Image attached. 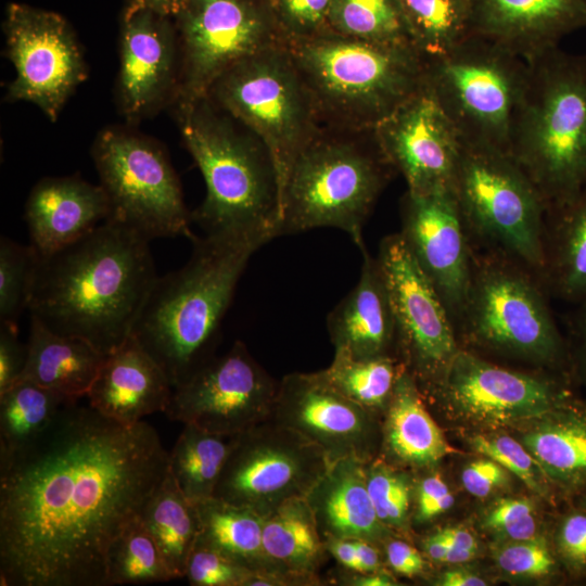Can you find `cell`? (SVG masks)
I'll return each mask as SVG.
<instances>
[{
    "instance_id": "6da1fadb",
    "label": "cell",
    "mask_w": 586,
    "mask_h": 586,
    "mask_svg": "<svg viewBox=\"0 0 586 586\" xmlns=\"http://www.w3.org/2000/svg\"><path fill=\"white\" fill-rule=\"evenodd\" d=\"M167 472L150 423L65 404L34 443L0 460V584L107 586L112 544Z\"/></svg>"
},
{
    "instance_id": "7a4b0ae2",
    "label": "cell",
    "mask_w": 586,
    "mask_h": 586,
    "mask_svg": "<svg viewBox=\"0 0 586 586\" xmlns=\"http://www.w3.org/2000/svg\"><path fill=\"white\" fill-rule=\"evenodd\" d=\"M157 277L150 241L105 220L39 254L28 310L50 330L82 339L107 356L132 333Z\"/></svg>"
},
{
    "instance_id": "3957f363",
    "label": "cell",
    "mask_w": 586,
    "mask_h": 586,
    "mask_svg": "<svg viewBox=\"0 0 586 586\" xmlns=\"http://www.w3.org/2000/svg\"><path fill=\"white\" fill-rule=\"evenodd\" d=\"M181 268L157 277L132 333L173 387L215 356L222 319L251 256L265 243L233 234L193 237Z\"/></svg>"
},
{
    "instance_id": "277c9868",
    "label": "cell",
    "mask_w": 586,
    "mask_h": 586,
    "mask_svg": "<svg viewBox=\"0 0 586 586\" xmlns=\"http://www.w3.org/2000/svg\"><path fill=\"white\" fill-rule=\"evenodd\" d=\"M177 117L206 186L192 221L205 234H242L264 243L278 237L280 188L263 142L208 97L177 111Z\"/></svg>"
},
{
    "instance_id": "5b68a950",
    "label": "cell",
    "mask_w": 586,
    "mask_h": 586,
    "mask_svg": "<svg viewBox=\"0 0 586 586\" xmlns=\"http://www.w3.org/2000/svg\"><path fill=\"white\" fill-rule=\"evenodd\" d=\"M288 48L321 126L329 129L372 131L424 86V61L409 44L329 30Z\"/></svg>"
},
{
    "instance_id": "8992f818",
    "label": "cell",
    "mask_w": 586,
    "mask_h": 586,
    "mask_svg": "<svg viewBox=\"0 0 586 586\" xmlns=\"http://www.w3.org/2000/svg\"><path fill=\"white\" fill-rule=\"evenodd\" d=\"M527 62L510 155L549 215L586 187V55L556 47Z\"/></svg>"
},
{
    "instance_id": "52a82bcc",
    "label": "cell",
    "mask_w": 586,
    "mask_h": 586,
    "mask_svg": "<svg viewBox=\"0 0 586 586\" xmlns=\"http://www.w3.org/2000/svg\"><path fill=\"white\" fill-rule=\"evenodd\" d=\"M298 154L283 187L279 235L315 228H336L359 247L362 229L392 165L375 138L330 129Z\"/></svg>"
},
{
    "instance_id": "ba28073f",
    "label": "cell",
    "mask_w": 586,
    "mask_h": 586,
    "mask_svg": "<svg viewBox=\"0 0 586 586\" xmlns=\"http://www.w3.org/2000/svg\"><path fill=\"white\" fill-rule=\"evenodd\" d=\"M453 190L470 239L544 280L547 208L510 154L462 142Z\"/></svg>"
},
{
    "instance_id": "9c48e42d",
    "label": "cell",
    "mask_w": 586,
    "mask_h": 586,
    "mask_svg": "<svg viewBox=\"0 0 586 586\" xmlns=\"http://www.w3.org/2000/svg\"><path fill=\"white\" fill-rule=\"evenodd\" d=\"M527 78L526 60L477 35L424 62L425 85L462 142L508 154Z\"/></svg>"
},
{
    "instance_id": "30bf717a",
    "label": "cell",
    "mask_w": 586,
    "mask_h": 586,
    "mask_svg": "<svg viewBox=\"0 0 586 586\" xmlns=\"http://www.w3.org/2000/svg\"><path fill=\"white\" fill-rule=\"evenodd\" d=\"M207 97L266 146L281 200L294 161L322 130L288 43L239 62L217 79Z\"/></svg>"
},
{
    "instance_id": "8fae6325",
    "label": "cell",
    "mask_w": 586,
    "mask_h": 586,
    "mask_svg": "<svg viewBox=\"0 0 586 586\" xmlns=\"http://www.w3.org/2000/svg\"><path fill=\"white\" fill-rule=\"evenodd\" d=\"M534 276L504 255L473 251L471 285L458 327L482 347L556 367L565 361L566 348Z\"/></svg>"
},
{
    "instance_id": "7c38bea8",
    "label": "cell",
    "mask_w": 586,
    "mask_h": 586,
    "mask_svg": "<svg viewBox=\"0 0 586 586\" xmlns=\"http://www.w3.org/2000/svg\"><path fill=\"white\" fill-rule=\"evenodd\" d=\"M91 155L109 201L106 220L150 242L194 237L179 178L157 142L128 128L110 127L97 137Z\"/></svg>"
},
{
    "instance_id": "4fadbf2b",
    "label": "cell",
    "mask_w": 586,
    "mask_h": 586,
    "mask_svg": "<svg viewBox=\"0 0 586 586\" xmlns=\"http://www.w3.org/2000/svg\"><path fill=\"white\" fill-rule=\"evenodd\" d=\"M174 21L180 50L176 111L206 98L239 62L288 43L270 0H187Z\"/></svg>"
},
{
    "instance_id": "5bb4252c",
    "label": "cell",
    "mask_w": 586,
    "mask_h": 586,
    "mask_svg": "<svg viewBox=\"0 0 586 586\" xmlns=\"http://www.w3.org/2000/svg\"><path fill=\"white\" fill-rule=\"evenodd\" d=\"M330 464L317 445L270 419L235 435L213 497L264 517L306 497Z\"/></svg>"
},
{
    "instance_id": "9a60e30c",
    "label": "cell",
    "mask_w": 586,
    "mask_h": 586,
    "mask_svg": "<svg viewBox=\"0 0 586 586\" xmlns=\"http://www.w3.org/2000/svg\"><path fill=\"white\" fill-rule=\"evenodd\" d=\"M377 258L390 293L397 358L420 391L428 390L460 348L456 328L399 232L381 240Z\"/></svg>"
},
{
    "instance_id": "2e32d148",
    "label": "cell",
    "mask_w": 586,
    "mask_h": 586,
    "mask_svg": "<svg viewBox=\"0 0 586 586\" xmlns=\"http://www.w3.org/2000/svg\"><path fill=\"white\" fill-rule=\"evenodd\" d=\"M3 31L7 55L15 68L7 99L33 103L56 122L88 76L72 27L55 12L13 2L5 9Z\"/></svg>"
},
{
    "instance_id": "e0dca14e",
    "label": "cell",
    "mask_w": 586,
    "mask_h": 586,
    "mask_svg": "<svg viewBox=\"0 0 586 586\" xmlns=\"http://www.w3.org/2000/svg\"><path fill=\"white\" fill-rule=\"evenodd\" d=\"M277 382L235 341L174 387L166 416L224 436L239 435L272 418Z\"/></svg>"
},
{
    "instance_id": "ac0fdd59",
    "label": "cell",
    "mask_w": 586,
    "mask_h": 586,
    "mask_svg": "<svg viewBox=\"0 0 586 586\" xmlns=\"http://www.w3.org/2000/svg\"><path fill=\"white\" fill-rule=\"evenodd\" d=\"M426 391L458 418L491 428L535 420L571 397L556 379L506 369L462 348Z\"/></svg>"
},
{
    "instance_id": "d6986e66",
    "label": "cell",
    "mask_w": 586,
    "mask_h": 586,
    "mask_svg": "<svg viewBox=\"0 0 586 586\" xmlns=\"http://www.w3.org/2000/svg\"><path fill=\"white\" fill-rule=\"evenodd\" d=\"M273 421L317 445L332 464L368 461L379 454V417L348 399L317 372H293L279 382Z\"/></svg>"
},
{
    "instance_id": "ffe728a7",
    "label": "cell",
    "mask_w": 586,
    "mask_h": 586,
    "mask_svg": "<svg viewBox=\"0 0 586 586\" xmlns=\"http://www.w3.org/2000/svg\"><path fill=\"white\" fill-rule=\"evenodd\" d=\"M399 233L457 328L471 285L473 249L454 190L407 191Z\"/></svg>"
},
{
    "instance_id": "44dd1931",
    "label": "cell",
    "mask_w": 586,
    "mask_h": 586,
    "mask_svg": "<svg viewBox=\"0 0 586 586\" xmlns=\"http://www.w3.org/2000/svg\"><path fill=\"white\" fill-rule=\"evenodd\" d=\"M372 131L387 162L405 178L407 191L454 188L462 140L425 80Z\"/></svg>"
},
{
    "instance_id": "7402d4cb",
    "label": "cell",
    "mask_w": 586,
    "mask_h": 586,
    "mask_svg": "<svg viewBox=\"0 0 586 586\" xmlns=\"http://www.w3.org/2000/svg\"><path fill=\"white\" fill-rule=\"evenodd\" d=\"M171 18L143 9L123 13L117 98L130 124L175 101L180 50Z\"/></svg>"
},
{
    "instance_id": "603a6c76",
    "label": "cell",
    "mask_w": 586,
    "mask_h": 586,
    "mask_svg": "<svg viewBox=\"0 0 586 586\" xmlns=\"http://www.w3.org/2000/svg\"><path fill=\"white\" fill-rule=\"evenodd\" d=\"M472 34L526 61L586 27V0H470Z\"/></svg>"
},
{
    "instance_id": "cb8c5ba5",
    "label": "cell",
    "mask_w": 586,
    "mask_h": 586,
    "mask_svg": "<svg viewBox=\"0 0 586 586\" xmlns=\"http://www.w3.org/2000/svg\"><path fill=\"white\" fill-rule=\"evenodd\" d=\"M173 391L163 368L130 334L106 356L87 397L98 412L128 425L165 412Z\"/></svg>"
},
{
    "instance_id": "d4e9b609",
    "label": "cell",
    "mask_w": 586,
    "mask_h": 586,
    "mask_svg": "<svg viewBox=\"0 0 586 586\" xmlns=\"http://www.w3.org/2000/svg\"><path fill=\"white\" fill-rule=\"evenodd\" d=\"M109 214L100 184L78 176L46 177L33 187L25 204L29 244L40 255L50 254L93 230Z\"/></svg>"
},
{
    "instance_id": "484cf974",
    "label": "cell",
    "mask_w": 586,
    "mask_h": 586,
    "mask_svg": "<svg viewBox=\"0 0 586 586\" xmlns=\"http://www.w3.org/2000/svg\"><path fill=\"white\" fill-rule=\"evenodd\" d=\"M354 289L327 317L334 352L353 358L395 356V322L387 285L378 258L366 246Z\"/></svg>"
},
{
    "instance_id": "4316f807",
    "label": "cell",
    "mask_w": 586,
    "mask_h": 586,
    "mask_svg": "<svg viewBox=\"0 0 586 586\" xmlns=\"http://www.w3.org/2000/svg\"><path fill=\"white\" fill-rule=\"evenodd\" d=\"M322 538L366 539L382 544L391 532L369 496L364 461L345 458L330 464L305 497Z\"/></svg>"
},
{
    "instance_id": "83f0119b",
    "label": "cell",
    "mask_w": 586,
    "mask_h": 586,
    "mask_svg": "<svg viewBox=\"0 0 586 586\" xmlns=\"http://www.w3.org/2000/svg\"><path fill=\"white\" fill-rule=\"evenodd\" d=\"M382 418L377 457L396 468H429L459 453L449 445L428 411L422 392L406 369L396 382Z\"/></svg>"
},
{
    "instance_id": "f1b7e54d",
    "label": "cell",
    "mask_w": 586,
    "mask_h": 586,
    "mask_svg": "<svg viewBox=\"0 0 586 586\" xmlns=\"http://www.w3.org/2000/svg\"><path fill=\"white\" fill-rule=\"evenodd\" d=\"M522 437L538 470L561 489H586V402L568 398Z\"/></svg>"
},
{
    "instance_id": "f546056e",
    "label": "cell",
    "mask_w": 586,
    "mask_h": 586,
    "mask_svg": "<svg viewBox=\"0 0 586 586\" xmlns=\"http://www.w3.org/2000/svg\"><path fill=\"white\" fill-rule=\"evenodd\" d=\"M27 351L21 380L34 382L72 399L87 396L106 358L87 341L59 334L33 316Z\"/></svg>"
},
{
    "instance_id": "4dcf8cb0",
    "label": "cell",
    "mask_w": 586,
    "mask_h": 586,
    "mask_svg": "<svg viewBox=\"0 0 586 586\" xmlns=\"http://www.w3.org/2000/svg\"><path fill=\"white\" fill-rule=\"evenodd\" d=\"M263 546L275 573L302 586L321 584L318 573L329 553L305 497L289 499L263 517Z\"/></svg>"
},
{
    "instance_id": "1f68e13d",
    "label": "cell",
    "mask_w": 586,
    "mask_h": 586,
    "mask_svg": "<svg viewBox=\"0 0 586 586\" xmlns=\"http://www.w3.org/2000/svg\"><path fill=\"white\" fill-rule=\"evenodd\" d=\"M195 505L200 518L196 544L255 573H275L264 552L263 515L216 497Z\"/></svg>"
},
{
    "instance_id": "d6a6232c",
    "label": "cell",
    "mask_w": 586,
    "mask_h": 586,
    "mask_svg": "<svg viewBox=\"0 0 586 586\" xmlns=\"http://www.w3.org/2000/svg\"><path fill=\"white\" fill-rule=\"evenodd\" d=\"M544 281L559 297L586 301V187L569 204L550 213Z\"/></svg>"
},
{
    "instance_id": "836d02e7",
    "label": "cell",
    "mask_w": 586,
    "mask_h": 586,
    "mask_svg": "<svg viewBox=\"0 0 586 586\" xmlns=\"http://www.w3.org/2000/svg\"><path fill=\"white\" fill-rule=\"evenodd\" d=\"M140 521L174 578L184 577L200 535V518L196 505L182 494L169 472L146 502Z\"/></svg>"
},
{
    "instance_id": "e575fe53",
    "label": "cell",
    "mask_w": 586,
    "mask_h": 586,
    "mask_svg": "<svg viewBox=\"0 0 586 586\" xmlns=\"http://www.w3.org/2000/svg\"><path fill=\"white\" fill-rule=\"evenodd\" d=\"M235 436H224L186 423L168 451V472L192 502L212 498Z\"/></svg>"
},
{
    "instance_id": "d590c367",
    "label": "cell",
    "mask_w": 586,
    "mask_h": 586,
    "mask_svg": "<svg viewBox=\"0 0 586 586\" xmlns=\"http://www.w3.org/2000/svg\"><path fill=\"white\" fill-rule=\"evenodd\" d=\"M71 400L27 380L0 394V460L34 443Z\"/></svg>"
},
{
    "instance_id": "8d00e7d4",
    "label": "cell",
    "mask_w": 586,
    "mask_h": 586,
    "mask_svg": "<svg viewBox=\"0 0 586 586\" xmlns=\"http://www.w3.org/2000/svg\"><path fill=\"white\" fill-rule=\"evenodd\" d=\"M412 46L423 61L450 52L472 34L470 0H400Z\"/></svg>"
},
{
    "instance_id": "74e56055",
    "label": "cell",
    "mask_w": 586,
    "mask_h": 586,
    "mask_svg": "<svg viewBox=\"0 0 586 586\" xmlns=\"http://www.w3.org/2000/svg\"><path fill=\"white\" fill-rule=\"evenodd\" d=\"M404 370L396 356L359 359L334 352L330 366L320 372L342 395L382 417Z\"/></svg>"
},
{
    "instance_id": "f35d334b",
    "label": "cell",
    "mask_w": 586,
    "mask_h": 586,
    "mask_svg": "<svg viewBox=\"0 0 586 586\" xmlns=\"http://www.w3.org/2000/svg\"><path fill=\"white\" fill-rule=\"evenodd\" d=\"M328 26L354 39L412 46L400 0H333Z\"/></svg>"
},
{
    "instance_id": "ab89813d",
    "label": "cell",
    "mask_w": 586,
    "mask_h": 586,
    "mask_svg": "<svg viewBox=\"0 0 586 586\" xmlns=\"http://www.w3.org/2000/svg\"><path fill=\"white\" fill-rule=\"evenodd\" d=\"M174 579L155 540L138 520L112 544L106 585L144 584Z\"/></svg>"
},
{
    "instance_id": "60d3db41",
    "label": "cell",
    "mask_w": 586,
    "mask_h": 586,
    "mask_svg": "<svg viewBox=\"0 0 586 586\" xmlns=\"http://www.w3.org/2000/svg\"><path fill=\"white\" fill-rule=\"evenodd\" d=\"M39 253L8 237L0 239V322L17 326L31 298Z\"/></svg>"
},
{
    "instance_id": "b9f144b4",
    "label": "cell",
    "mask_w": 586,
    "mask_h": 586,
    "mask_svg": "<svg viewBox=\"0 0 586 586\" xmlns=\"http://www.w3.org/2000/svg\"><path fill=\"white\" fill-rule=\"evenodd\" d=\"M366 485L380 521L391 531H406L413 495L409 475L379 457L364 462Z\"/></svg>"
},
{
    "instance_id": "7bdbcfd3",
    "label": "cell",
    "mask_w": 586,
    "mask_h": 586,
    "mask_svg": "<svg viewBox=\"0 0 586 586\" xmlns=\"http://www.w3.org/2000/svg\"><path fill=\"white\" fill-rule=\"evenodd\" d=\"M288 43L329 31L333 0H270Z\"/></svg>"
},
{
    "instance_id": "ee69618b",
    "label": "cell",
    "mask_w": 586,
    "mask_h": 586,
    "mask_svg": "<svg viewBox=\"0 0 586 586\" xmlns=\"http://www.w3.org/2000/svg\"><path fill=\"white\" fill-rule=\"evenodd\" d=\"M471 445L477 453L495 460L507 471L517 475L528 488L543 493L544 489L536 472L538 467L522 443L504 434H485L473 436Z\"/></svg>"
},
{
    "instance_id": "f6af8a7d",
    "label": "cell",
    "mask_w": 586,
    "mask_h": 586,
    "mask_svg": "<svg viewBox=\"0 0 586 586\" xmlns=\"http://www.w3.org/2000/svg\"><path fill=\"white\" fill-rule=\"evenodd\" d=\"M252 573L216 550L195 544L184 577L194 586H245Z\"/></svg>"
},
{
    "instance_id": "bcb514c9",
    "label": "cell",
    "mask_w": 586,
    "mask_h": 586,
    "mask_svg": "<svg viewBox=\"0 0 586 586\" xmlns=\"http://www.w3.org/2000/svg\"><path fill=\"white\" fill-rule=\"evenodd\" d=\"M498 566L513 576L542 577L552 573L556 560L543 537L512 540L496 552Z\"/></svg>"
},
{
    "instance_id": "7dc6e473",
    "label": "cell",
    "mask_w": 586,
    "mask_h": 586,
    "mask_svg": "<svg viewBox=\"0 0 586 586\" xmlns=\"http://www.w3.org/2000/svg\"><path fill=\"white\" fill-rule=\"evenodd\" d=\"M484 524L512 540L536 537V519L532 501L524 498L498 500L488 511Z\"/></svg>"
},
{
    "instance_id": "c3c4849f",
    "label": "cell",
    "mask_w": 586,
    "mask_h": 586,
    "mask_svg": "<svg viewBox=\"0 0 586 586\" xmlns=\"http://www.w3.org/2000/svg\"><path fill=\"white\" fill-rule=\"evenodd\" d=\"M557 547L561 558L573 571H586V510L565 515L557 532Z\"/></svg>"
},
{
    "instance_id": "681fc988",
    "label": "cell",
    "mask_w": 586,
    "mask_h": 586,
    "mask_svg": "<svg viewBox=\"0 0 586 586\" xmlns=\"http://www.w3.org/2000/svg\"><path fill=\"white\" fill-rule=\"evenodd\" d=\"M27 343L18 340L17 326H0V394L17 383L27 361Z\"/></svg>"
},
{
    "instance_id": "f907efd6",
    "label": "cell",
    "mask_w": 586,
    "mask_h": 586,
    "mask_svg": "<svg viewBox=\"0 0 586 586\" xmlns=\"http://www.w3.org/2000/svg\"><path fill=\"white\" fill-rule=\"evenodd\" d=\"M416 502L415 520L423 523L447 511L454 505V496L443 479L432 473L418 483Z\"/></svg>"
},
{
    "instance_id": "816d5d0a",
    "label": "cell",
    "mask_w": 586,
    "mask_h": 586,
    "mask_svg": "<svg viewBox=\"0 0 586 586\" xmlns=\"http://www.w3.org/2000/svg\"><path fill=\"white\" fill-rule=\"evenodd\" d=\"M463 487L471 495L484 498L508 481L507 470L491 458L470 462L461 474Z\"/></svg>"
},
{
    "instance_id": "f5cc1de1",
    "label": "cell",
    "mask_w": 586,
    "mask_h": 586,
    "mask_svg": "<svg viewBox=\"0 0 586 586\" xmlns=\"http://www.w3.org/2000/svg\"><path fill=\"white\" fill-rule=\"evenodd\" d=\"M383 544L386 563L395 573L413 577L423 572V557L412 545L402 539H393L392 535Z\"/></svg>"
},
{
    "instance_id": "db71d44e",
    "label": "cell",
    "mask_w": 586,
    "mask_h": 586,
    "mask_svg": "<svg viewBox=\"0 0 586 586\" xmlns=\"http://www.w3.org/2000/svg\"><path fill=\"white\" fill-rule=\"evenodd\" d=\"M324 546L330 556L344 569L360 572L356 547L353 539L349 538H324Z\"/></svg>"
},
{
    "instance_id": "11a10c76",
    "label": "cell",
    "mask_w": 586,
    "mask_h": 586,
    "mask_svg": "<svg viewBox=\"0 0 586 586\" xmlns=\"http://www.w3.org/2000/svg\"><path fill=\"white\" fill-rule=\"evenodd\" d=\"M342 574L340 582L351 586H394L395 579L383 569L374 572H355L346 570Z\"/></svg>"
},
{
    "instance_id": "9f6ffc18",
    "label": "cell",
    "mask_w": 586,
    "mask_h": 586,
    "mask_svg": "<svg viewBox=\"0 0 586 586\" xmlns=\"http://www.w3.org/2000/svg\"><path fill=\"white\" fill-rule=\"evenodd\" d=\"M187 0H128L124 12L149 10L167 17H175Z\"/></svg>"
},
{
    "instance_id": "6f0895ef",
    "label": "cell",
    "mask_w": 586,
    "mask_h": 586,
    "mask_svg": "<svg viewBox=\"0 0 586 586\" xmlns=\"http://www.w3.org/2000/svg\"><path fill=\"white\" fill-rule=\"evenodd\" d=\"M353 540L360 564V572H374L384 569L379 544L366 539Z\"/></svg>"
},
{
    "instance_id": "680465c9",
    "label": "cell",
    "mask_w": 586,
    "mask_h": 586,
    "mask_svg": "<svg viewBox=\"0 0 586 586\" xmlns=\"http://www.w3.org/2000/svg\"><path fill=\"white\" fill-rule=\"evenodd\" d=\"M577 351L576 365L579 377L586 382V301L576 320Z\"/></svg>"
},
{
    "instance_id": "91938a15",
    "label": "cell",
    "mask_w": 586,
    "mask_h": 586,
    "mask_svg": "<svg viewBox=\"0 0 586 586\" xmlns=\"http://www.w3.org/2000/svg\"><path fill=\"white\" fill-rule=\"evenodd\" d=\"M442 586H484L485 579L463 569H454L446 571L441 579Z\"/></svg>"
},
{
    "instance_id": "94428289",
    "label": "cell",
    "mask_w": 586,
    "mask_h": 586,
    "mask_svg": "<svg viewBox=\"0 0 586 586\" xmlns=\"http://www.w3.org/2000/svg\"><path fill=\"white\" fill-rule=\"evenodd\" d=\"M449 546L477 550V543L473 534L462 526H449L442 528Z\"/></svg>"
},
{
    "instance_id": "6125c7cd",
    "label": "cell",
    "mask_w": 586,
    "mask_h": 586,
    "mask_svg": "<svg viewBox=\"0 0 586 586\" xmlns=\"http://www.w3.org/2000/svg\"><path fill=\"white\" fill-rule=\"evenodd\" d=\"M425 555L437 562H443L448 550V543L442 530L429 535L422 542Z\"/></svg>"
},
{
    "instance_id": "be15d7a7",
    "label": "cell",
    "mask_w": 586,
    "mask_h": 586,
    "mask_svg": "<svg viewBox=\"0 0 586 586\" xmlns=\"http://www.w3.org/2000/svg\"><path fill=\"white\" fill-rule=\"evenodd\" d=\"M475 555L476 550L463 549L448 545V550L443 562L463 563L473 559Z\"/></svg>"
},
{
    "instance_id": "e7e4bbea",
    "label": "cell",
    "mask_w": 586,
    "mask_h": 586,
    "mask_svg": "<svg viewBox=\"0 0 586 586\" xmlns=\"http://www.w3.org/2000/svg\"><path fill=\"white\" fill-rule=\"evenodd\" d=\"M581 495H582V498H581L582 509L586 510V489L582 492Z\"/></svg>"
}]
</instances>
